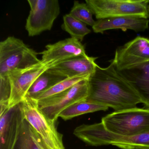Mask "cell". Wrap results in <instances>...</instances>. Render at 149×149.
Returning <instances> with one entry per match:
<instances>
[{
	"label": "cell",
	"mask_w": 149,
	"mask_h": 149,
	"mask_svg": "<svg viewBox=\"0 0 149 149\" xmlns=\"http://www.w3.org/2000/svg\"><path fill=\"white\" fill-rule=\"evenodd\" d=\"M43 149H52L51 148H49V147H47L45 144V143L43 142Z\"/></svg>",
	"instance_id": "obj_23"
},
{
	"label": "cell",
	"mask_w": 149,
	"mask_h": 149,
	"mask_svg": "<svg viewBox=\"0 0 149 149\" xmlns=\"http://www.w3.org/2000/svg\"><path fill=\"white\" fill-rule=\"evenodd\" d=\"M88 79V77H85L66 78L56 84L47 90L39 94L33 99L38 101L50 97L70 88L81 81Z\"/></svg>",
	"instance_id": "obj_20"
},
{
	"label": "cell",
	"mask_w": 149,
	"mask_h": 149,
	"mask_svg": "<svg viewBox=\"0 0 149 149\" xmlns=\"http://www.w3.org/2000/svg\"><path fill=\"white\" fill-rule=\"evenodd\" d=\"M11 85L8 76H0V114L8 108L11 95Z\"/></svg>",
	"instance_id": "obj_22"
},
{
	"label": "cell",
	"mask_w": 149,
	"mask_h": 149,
	"mask_svg": "<svg viewBox=\"0 0 149 149\" xmlns=\"http://www.w3.org/2000/svg\"><path fill=\"white\" fill-rule=\"evenodd\" d=\"M66 79L50 72L48 69L40 75L28 91L26 97L34 98L39 94L47 90L58 83Z\"/></svg>",
	"instance_id": "obj_17"
},
{
	"label": "cell",
	"mask_w": 149,
	"mask_h": 149,
	"mask_svg": "<svg viewBox=\"0 0 149 149\" xmlns=\"http://www.w3.org/2000/svg\"><path fill=\"white\" fill-rule=\"evenodd\" d=\"M43 140L25 119L15 149H43Z\"/></svg>",
	"instance_id": "obj_18"
},
{
	"label": "cell",
	"mask_w": 149,
	"mask_h": 149,
	"mask_svg": "<svg viewBox=\"0 0 149 149\" xmlns=\"http://www.w3.org/2000/svg\"><path fill=\"white\" fill-rule=\"evenodd\" d=\"M62 29L68 33L71 38L82 41L84 37L91 33V31L87 27V25L78 20L69 14L63 17V23Z\"/></svg>",
	"instance_id": "obj_19"
},
{
	"label": "cell",
	"mask_w": 149,
	"mask_h": 149,
	"mask_svg": "<svg viewBox=\"0 0 149 149\" xmlns=\"http://www.w3.org/2000/svg\"><path fill=\"white\" fill-rule=\"evenodd\" d=\"M108 131L123 136L149 132V109L136 108L114 111L102 118Z\"/></svg>",
	"instance_id": "obj_3"
},
{
	"label": "cell",
	"mask_w": 149,
	"mask_h": 149,
	"mask_svg": "<svg viewBox=\"0 0 149 149\" xmlns=\"http://www.w3.org/2000/svg\"><path fill=\"white\" fill-rule=\"evenodd\" d=\"M25 119L29 123L47 147L65 149L63 135L58 132L56 122L48 118L39 109L37 101L26 97L21 102Z\"/></svg>",
	"instance_id": "obj_5"
},
{
	"label": "cell",
	"mask_w": 149,
	"mask_h": 149,
	"mask_svg": "<svg viewBox=\"0 0 149 149\" xmlns=\"http://www.w3.org/2000/svg\"><path fill=\"white\" fill-rule=\"evenodd\" d=\"M74 134L92 146L111 145L122 149H149V132L120 136L108 131L102 123L79 125L74 130Z\"/></svg>",
	"instance_id": "obj_2"
},
{
	"label": "cell",
	"mask_w": 149,
	"mask_h": 149,
	"mask_svg": "<svg viewBox=\"0 0 149 149\" xmlns=\"http://www.w3.org/2000/svg\"><path fill=\"white\" fill-rule=\"evenodd\" d=\"M46 49L39 54L42 55L41 61L50 67L70 58L87 55L85 48L81 42L72 38L48 44Z\"/></svg>",
	"instance_id": "obj_12"
},
{
	"label": "cell",
	"mask_w": 149,
	"mask_h": 149,
	"mask_svg": "<svg viewBox=\"0 0 149 149\" xmlns=\"http://www.w3.org/2000/svg\"><path fill=\"white\" fill-rule=\"evenodd\" d=\"M97 57L88 55L70 58L58 63L48 69L50 72L66 78L85 77H89L94 74L97 64Z\"/></svg>",
	"instance_id": "obj_13"
},
{
	"label": "cell",
	"mask_w": 149,
	"mask_h": 149,
	"mask_svg": "<svg viewBox=\"0 0 149 149\" xmlns=\"http://www.w3.org/2000/svg\"><path fill=\"white\" fill-rule=\"evenodd\" d=\"M148 19L136 16L114 17L97 20L92 27L95 33H103L106 30L120 29L126 31L127 29L136 32H144L149 28Z\"/></svg>",
	"instance_id": "obj_15"
},
{
	"label": "cell",
	"mask_w": 149,
	"mask_h": 149,
	"mask_svg": "<svg viewBox=\"0 0 149 149\" xmlns=\"http://www.w3.org/2000/svg\"><path fill=\"white\" fill-rule=\"evenodd\" d=\"M70 15L85 25L92 27L96 21L93 18V13L86 3H80L75 1Z\"/></svg>",
	"instance_id": "obj_21"
},
{
	"label": "cell",
	"mask_w": 149,
	"mask_h": 149,
	"mask_svg": "<svg viewBox=\"0 0 149 149\" xmlns=\"http://www.w3.org/2000/svg\"><path fill=\"white\" fill-rule=\"evenodd\" d=\"M118 70L137 93L144 108L149 109V61Z\"/></svg>",
	"instance_id": "obj_14"
},
{
	"label": "cell",
	"mask_w": 149,
	"mask_h": 149,
	"mask_svg": "<svg viewBox=\"0 0 149 149\" xmlns=\"http://www.w3.org/2000/svg\"><path fill=\"white\" fill-rule=\"evenodd\" d=\"M36 51L22 40L9 36L0 42V76H7L15 70L23 69L41 61Z\"/></svg>",
	"instance_id": "obj_4"
},
{
	"label": "cell",
	"mask_w": 149,
	"mask_h": 149,
	"mask_svg": "<svg viewBox=\"0 0 149 149\" xmlns=\"http://www.w3.org/2000/svg\"><path fill=\"white\" fill-rule=\"evenodd\" d=\"M149 61V39L137 36L117 49L111 61L118 70Z\"/></svg>",
	"instance_id": "obj_10"
},
{
	"label": "cell",
	"mask_w": 149,
	"mask_h": 149,
	"mask_svg": "<svg viewBox=\"0 0 149 149\" xmlns=\"http://www.w3.org/2000/svg\"><path fill=\"white\" fill-rule=\"evenodd\" d=\"M30 13L26 22L29 36L33 37L50 30L60 14L58 0H28Z\"/></svg>",
	"instance_id": "obj_7"
},
{
	"label": "cell",
	"mask_w": 149,
	"mask_h": 149,
	"mask_svg": "<svg viewBox=\"0 0 149 149\" xmlns=\"http://www.w3.org/2000/svg\"><path fill=\"white\" fill-rule=\"evenodd\" d=\"M97 20L136 16L149 18V0H86Z\"/></svg>",
	"instance_id": "obj_6"
},
{
	"label": "cell",
	"mask_w": 149,
	"mask_h": 149,
	"mask_svg": "<svg viewBox=\"0 0 149 149\" xmlns=\"http://www.w3.org/2000/svg\"><path fill=\"white\" fill-rule=\"evenodd\" d=\"M109 107L89 102L87 99L77 102L63 111L59 117L69 120L78 116L99 111H106Z\"/></svg>",
	"instance_id": "obj_16"
},
{
	"label": "cell",
	"mask_w": 149,
	"mask_h": 149,
	"mask_svg": "<svg viewBox=\"0 0 149 149\" xmlns=\"http://www.w3.org/2000/svg\"><path fill=\"white\" fill-rule=\"evenodd\" d=\"M24 120L21 103L0 114V149H15Z\"/></svg>",
	"instance_id": "obj_11"
},
{
	"label": "cell",
	"mask_w": 149,
	"mask_h": 149,
	"mask_svg": "<svg viewBox=\"0 0 149 149\" xmlns=\"http://www.w3.org/2000/svg\"><path fill=\"white\" fill-rule=\"evenodd\" d=\"M50 67L48 64L41 61L39 63L29 68L15 70L9 73L8 76L11 91L8 108L13 107L21 102L35 81Z\"/></svg>",
	"instance_id": "obj_9"
},
{
	"label": "cell",
	"mask_w": 149,
	"mask_h": 149,
	"mask_svg": "<svg viewBox=\"0 0 149 149\" xmlns=\"http://www.w3.org/2000/svg\"><path fill=\"white\" fill-rule=\"evenodd\" d=\"M88 93V80H84L61 93L37 101L38 107L48 118L56 122L63 111L77 102L87 99Z\"/></svg>",
	"instance_id": "obj_8"
},
{
	"label": "cell",
	"mask_w": 149,
	"mask_h": 149,
	"mask_svg": "<svg viewBox=\"0 0 149 149\" xmlns=\"http://www.w3.org/2000/svg\"><path fill=\"white\" fill-rule=\"evenodd\" d=\"M88 84L87 100L110 107L115 111L136 108L142 103L137 93L112 63L105 68L97 65Z\"/></svg>",
	"instance_id": "obj_1"
},
{
	"label": "cell",
	"mask_w": 149,
	"mask_h": 149,
	"mask_svg": "<svg viewBox=\"0 0 149 149\" xmlns=\"http://www.w3.org/2000/svg\"></svg>",
	"instance_id": "obj_24"
}]
</instances>
